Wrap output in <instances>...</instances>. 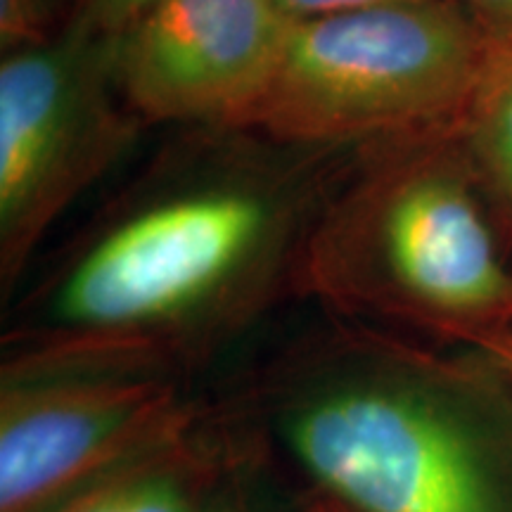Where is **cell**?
I'll list each match as a JSON object with an SVG mask.
<instances>
[{
	"instance_id": "16",
	"label": "cell",
	"mask_w": 512,
	"mask_h": 512,
	"mask_svg": "<svg viewBox=\"0 0 512 512\" xmlns=\"http://www.w3.org/2000/svg\"><path fill=\"white\" fill-rule=\"evenodd\" d=\"M505 325H512V318H510V320H508V323H505Z\"/></svg>"
},
{
	"instance_id": "14",
	"label": "cell",
	"mask_w": 512,
	"mask_h": 512,
	"mask_svg": "<svg viewBox=\"0 0 512 512\" xmlns=\"http://www.w3.org/2000/svg\"><path fill=\"white\" fill-rule=\"evenodd\" d=\"M465 5L491 36H512V0H465Z\"/></svg>"
},
{
	"instance_id": "11",
	"label": "cell",
	"mask_w": 512,
	"mask_h": 512,
	"mask_svg": "<svg viewBox=\"0 0 512 512\" xmlns=\"http://www.w3.org/2000/svg\"><path fill=\"white\" fill-rule=\"evenodd\" d=\"M162 0H76L69 22L102 38H121Z\"/></svg>"
},
{
	"instance_id": "15",
	"label": "cell",
	"mask_w": 512,
	"mask_h": 512,
	"mask_svg": "<svg viewBox=\"0 0 512 512\" xmlns=\"http://www.w3.org/2000/svg\"><path fill=\"white\" fill-rule=\"evenodd\" d=\"M48 5H50V8H53V0H48Z\"/></svg>"
},
{
	"instance_id": "2",
	"label": "cell",
	"mask_w": 512,
	"mask_h": 512,
	"mask_svg": "<svg viewBox=\"0 0 512 512\" xmlns=\"http://www.w3.org/2000/svg\"><path fill=\"white\" fill-rule=\"evenodd\" d=\"M477 188L458 126L361 147L313 221L294 287L467 339L505 325L512 273Z\"/></svg>"
},
{
	"instance_id": "8",
	"label": "cell",
	"mask_w": 512,
	"mask_h": 512,
	"mask_svg": "<svg viewBox=\"0 0 512 512\" xmlns=\"http://www.w3.org/2000/svg\"><path fill=\"white\" fill-rule=\"evenodd\" d=\"M458 136L496 223L512 247V36H491Z\"/></svg>"
},
{
	"instance_id": "9",
	"label": "cell",
	"mask_w": 512,
	"mask_h": 512,
	"mask_svg": "<svg viewBox=\"0 0 512 512\" xmlns=\"http://www.w3.org/2000/svg\"><path fill=\"white\" fill-rule=\"evenodd\" d=\"M50 512H200V508L171 472L138 460Z\"/></svg>"
},
{
	"instance_id": "4",
	"label": "cell",
	"mask_w": 512,
	"mask_h": 512,
	"mask_svg": "<svg viewBox=\"0 0 512 512\" xmlns=\"http://www.w3.org/2000/svg\"><path fill=\"white\" fill-rule=\"evenodd\" d=\"M387 354L347 342L292 368L275 392L290 451L354 512H498L456 408Z\"/></svg>"
},
{
	"instance_id": "13",
	"label": "cell",
	"mask_w": 512,
	"mask_h": 512,
	"mask_svg": "<svg viewBox=\"0 0 512 512\" xmlns=\"http://www.w3.org/2000/svg\"><path fill=\"white\" fill-rule=\"evenodd\" d=\"M470 339H475L505 375V380L512 384V325H496V328L477 332Z\"/></svg>"
},
{
	"instance_id": "1",
	"label": "cell",
	"mask_w": 512,
	"mask_h": 512,
	"mask_svg": "<svg viewBox=\"0 0 512 512\" xmlns=\"http://www.w3.org/2000/svg\"><path fill=\"white\" fill-rule=\"evenodd\" d=\"M354 157L252 128H183L43 275L8 366L164 375L294 290Z\"/></svg>"
},
{
	"instance_id": "10",
	"label": "cell",
	"mask_w": 512,
	"mask_h": 512,
	"mask_svg": "<svg viewBox=\"0 0 512 512\" xmlns=\"http://www.w3.org/2000/svg\"><path fill=\"white\" fill-rule=\"evenodd\" d=\"M48 17V0H0V50L3 55L41 46L48 38H53L48 31Z\"/></svg>"
},
{
	"instance_id": "7",
	"label": "cell",
	"mask_w": 512,
	"mask_h": 512,
	"mask_svg": "<svg viewBox=\"0 0 512 512\" xmlns=\"http://www.w3.org/2000/svg\"><path fill=\"white\" fill-rule=\"evenodd\" d=\"M290 22L275 0H162L117 38L119 91L145 126L247 128Z\"/></svg>"
},
{
	"instance_id": "12",
	"label": "cell",
	"mask_w": 512,
	"mask_h": 512,
	"mask_svg": "<svg viewBox=\"0 0 512 512\" xmlns=\"http://www.w3.org/2000/svg\"><path fill=\"white\" fill-rule=\"evenodd\" d=\"M275 3L287 19L302 22V19L339 15V12L375 8V5L387 3H413V0H275Z\"/></svg>"
},
{
	"instance_id": "6",
	"label": "cell",
	"mask_w": 512,
	"mask_h": 512,
	"mask_svg": "<svg viewBox=\"0 0 512 512\" xmlns=\"http://www.w3.org/2000/svg\"><path fill=\"white\" fill-rule=\"evenodd\" d=\"M192 415L159 373L8 368L0 396V512H50L176 444Z\"/></svg>"
},
{
	"instance_id": "3",
	"label": "cell",
	"mask_w": 512,
	"mask_h": 512,
	"mask_svg": "<svg viewBox=\"0 0 512 512\" xmlns=\"http://www.w3.org/2000/svg\"><path fill=\"white\" fill-rule=\"evenodd\" d=\"M489 43V31L453 0L290 22L247 128L280 143L347 150L453 128Z\"/></svg>"
},
{
	"instance_id": "5",
	"label": "cell",
	"mask_w": 512,
	"mask_h": 512,
	"mask_svg": "<svg viewBox=\"0 0 512 512\" xmlns=\"http://www.w3.org/2000/svg\"><path fill=\"white\" fill-rule=\"evenodd\" d=\"M117 38L67 22L0 62V283L15 290L50 228L145 124L119 91Z\"/></svg>"
}]
</instances>
